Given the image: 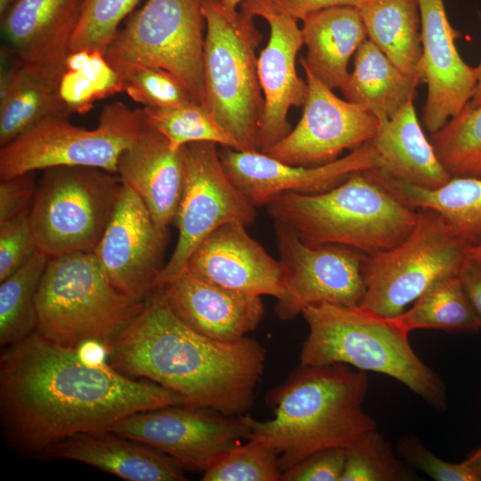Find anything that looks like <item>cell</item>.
Segmentation results:
<instances>
[{
  "mask_svg": "<svg viewBox=\"0 0 481 481\" xmlns=\"http://www.w3.org/2000/svg\"><path fill=\"white\" fill-rule=\"evenodd\" d=\"M308 336L300 353V364L342 363L363 371L386 374L406 386L438 412L447 408L445 386L410 345L408 334L390 318L360 306L328 303L302 311Z\"/></svg>",
  "mask_w": 481,
  "mask_h": 481,
  "instance_id": "5",
  "label": "cell"
},
{
  "mask_svg": "<svg viewBox=\"0 0 481 481\" xmlns=\"http://www.w3.org/2000/svg\"><path fill=\"white\" fill-rule=\"evenodd\" d=\"M203 1L147 0L118 29L105 53L107 61L111 66L138 64L166 69L206 107Z\"/></svg>",
  "mask_w": 481,
  "mask_h": 481,
  "instance_id": "11",
  "label": "cell"
},
{
  "mask_svg": "<svg viewBox=\"0 0 481 481\" xmlns=\"http://www.w3.org/2000/svg\"><path fill=\"white\" fill-rule=\"evenodd\" d=\"M110 430L157 449L184 469L198 472H204L218 455L247 440L249 434L245 414L230 416L192 404L138 412Z\"/></svg>",
  "mask_w": 481,
  "mask_h": 481,
  "instance_id": "14",
  "label": "cell"
},
{
  "mask_svg": "<svg viewBox=\"0 0 481 481\" xmlns=\"http://www.w3.org/2000/svg\"><path fill=\"white\" fill-rule=\"evenodd\" d=\"M421 20V74L428 93L422 122L431 135L458 115L473 96L476 69L461 58L457 32L451 26L443 0H418Z\"/></svg>",
  "mask_w": 481,
  "mask_h": 481,
  "instance_id": "19",
  "label": "cell"
},
{
  "mask_svg": "<svg viewBox=\"0 0 481 481\" xmlns=\"http://www.w3.org/2000/svg\"><path fill=\"white\" fill-rule=\"evenodd\" d=\"M429 141L451 177H481V105L464 107L431 134Z\"/></svg>",
  "mask_w": 481,
  "mask_h": 481,
  "instance_id": "34",
  "label": "cell"
},
{
  "mask_svg": "<svg viewBox=\"0 0 481 481\" xmlns=\"http://www.w3.org/2000/svg\"><path fill=\"white\" fill-rule=\"evenodd\" d=\"M139 0H85L82 12L72 35L69 53L98 49L104 53Z\"/></svg>",
  "mask_w": 481,
  "mask_h": 481,
  "instance_id": "37",
  "label": "cell"
},
{
  "mask_svg": "<svg viewBox=\"0 0 481 481\" xmlns=\"http://www.w3.org/2000/svg\"><path fill=\"white\" fill-rule=\"evenodd\" d=\"M122 182L91 167H53L37 180L30 222L37 250L48 257L93 252L114 212Z\"/></svg>",
  "mask_w": 481,
  "mask_h": 481,
  "instance_id": "8",
  "label": "cell"
},
{
  "mask_svg": "<svg viewBox=\"0 0 481 481\" xmlns=\"http://www.w3.org/2000/svg\"><path fill=\"white\" fill-rule=\"evenodd\" d=\"M112 67L120 76L123 92L143 107L165 109L196 102L180 80L166 69L138 64Z\"/></svg>",
  "mask_w": 481,
  "mask_h": 481,
  "instance_id": "36",
  "label": "cell"
},
{
  "mask_svg": "<svg viewBox=\"0 0 481 481\" xmlns=\"http://www.w3.org/2000/svg\"><path fill=\"white\" fill-rule=\"evenodd\" d=\"M274 226L283 279L275 313L281 321L315 304L359 306L365 290L362 268L366 255L342 245L309 246L288 226L278 222Z\"/></svg>",
  "mask_w": 481,
  "mask_h": 481,
  "instance_id": "13",
  "label": "cell"
},
{
  "mask_svg": "<svg viewBox=\"0 0 481 481\" xmlns=\"http://www.w3.org/2000/svg\"><path fill=\"white\" fill-rule=\"evenodd\" d=\"M459 276L469 306L481 326V261L468 257Z\"/></svg>",
  "mask_w": 481,
  "mask_h": 481,
  "instance_id": "46",
  "label": "cell"
},
{
  "mask_svg": "<svg viewBox=\"0 0 481 481\" xmlns=\"http://www.w3.org/2000/svg\"><path fill=\"white\" fill-rule=\"evenodd\" d=\"M465 462L478 475L481 480V447L472 452Z\"/></svg>",
  "mask_w": 481,
  "mask_h": 481,
  "instance_id": "48",
  "label": "cell"
},
{
  "mask_svg": "<svg viewBox=\"0 0 481 481\" xmlns=\"http://www.w3.org/2000/svg\"><path fill=\"white\" fill-rule=\"evenodd\" d=\"M306 57L299 63L329 88L341 89L347 80L348 62L367 32L358 9L332 7L314 12L302 20Z\"/></svg>",
  "mask_w": 481,
  "mask_h": 481,
  "instance_id": "26",
  "label": "cell"
},
{
  "mask_svg": "<svg viewBox=\"0 0 481 481\" xmlns=\"http://www.w3.org/2000/svg\"><path fill=\"white\" fill-rule=\"evenodd\" d=\"M241 11L263 18L270 35L257 55V76L264 96L258 131V150L265 152L290 130L292 107L303 106L307 83L297 73L296 61L303 44L301 28L293 17L278 10L270 0H244Z\"/></svg>",
  "mask_w": 481,
  "mask_h": 481,
  "instance_id": "17",
  "label": "cell"
},
{
  "mask_svg": "<svg viewBox=\"0 0 481 481\" xmlns=\"http://www.w3.org/2000/svg\"><path fill=\"white\" fill-rule=\"evenodd\" d=\"M54 343L37 330L0 360V415L12 442L30 453L72 436L110 430L138 412L189 400L154 381Z\"/></svg>",
  "mask_w": 481,
  "mask_h": 481,
  "instance_id": "1",
  "label": "cell"
},
{
  "mask_svg": "<svg viewBox=\"0 0 481 481\" xmlns=\"http://www.w3.org/2000/svg\"><path fill=\"white\" fill-rule=\"evenodd\" d=\"M414 477L377 429L362 444L347 450L340 481H404Z\"/></svg>",
  "mask_w": 481,
  "mask_h": 481,
  "instance_id": "38",
  "label": "cell"
},
{
  "mask_svg": "<svg viewBox=\"0 0 481 481\" xmlns=\"http://www.w3.org/2000/svg\"><path fill=\"white\" fill-rule=\"evenodd\" d=\"M477 76V85L472 98L465 106L473 109L481 105V62L475 68Z\"/></svg>",
  "mask_w": 481,
  "mask_h": 481,
  "instance_id": "47",
  "label": "cell"
},
{
  "mask_svg": "<svg viewBox=\"0 0 481 481\" xmlns=\"http://www.w3.org/2000/svg\"><path fill=\"white\" fill-rule=\"evenodd\" d=\"M203 77L206 107L241 151H259L264 96L256 53L263 35L254 17L204 0Z\"/></svg>",
  "mask_w": 481,
  "mask_h": 481,
  "instance_id": "7",
  "label": "cell"
},
{
  "mask_svg": "<svg viewBox=\"0 0 481 481\" xmlns=\"http://www.w3.org/2000/svg\"><path fill=\"white\" fill-rule=\"evenodd\" d=\"M279 453L257 439H248L218 455L204 471L202 481H279Z\"/></svg>",
  "mask_w": 481,
  "mask_h": 481,
  "instance_id": "35",
  "label": "cell"
},
{
  "mask_svg": "<svg viewBox=\"0 0 481 481\" xmlns=\"http://www.w3.org/2000/svg\"><path fill=\"white\" fill-rule=\"evenodd\" d=\"M145 301L119 291L93 252L49 257L36 297V330L64 346L106 348Z\"/></svg>",
  "mask_w": 481,
  "mask_h": 481,
  "instance_id": "6",
  "label": "cell"
},
{
  "mask_svg": "<svg viewBox=\"0 0 481 481\" xmlns=\"http://www.w3.org/2000/svg\"><path fill=\"white\" fill-rule=\"evenodd\" d=\"M138 110L144 124L162 134L175 151L200 142L239 151L235 140L210 111L197 102L165 109L143 107Z\"/></svg>",
  "mask_w": 481,
  "mask_h": 481,
  "instance_id": "33",
  "label": "cell"
},
{
  "mask_svg": "<svg viewBox=\"0 0 481 481\" xmlns=\"http://www.w3.org/2000/svg\"><path fill=\"white\" fill-rule=\"evenodd\" d=\"M280 11L302 20L306 16L314 12L332 8L350 6L356 9L370 4L375 0H270Z\"/></svg>",
  "mask_w": 481,
  "mask_h": 481,
  "instance_id": "45",
  "label": "cell"
},
{
  "mask_svg": "<svg viewBox=\"0 0 481 481\" xmlns=\"http://www.w3.org/2000/svg\"><path fill=\"white\" fill-rule=\"evenodd\" d=\"M41 455L86 463L126 481L186 480L184 469L170 456L110 430L72 436Z\"/></svg>",
  "mask_w": 481,
  "mask_h": 481,
  "instance_id": "24",
  "label": "cell"
},
{
  "mask_svg": "<svg viewBox=\"0 0 481 481\" xmlns=\"http://www.w3.org/2000/svg\"><path fill=\"white\" fill-rule=\"evenodd\" d=\"M418 211L416 225L404 240L365 256L361 307L387 318L397 316L438 278L460 273L471 245L439 213Z\"/></svg>",
  "mask_w": 481,
  "mask_h": 481,
  "instance_id": "9",
  "label": "cell"
},
{
  "mask_svg": "<svg viewBox=\"0 0 481 481\" xmlns=\"http://www.w3.org/2000/svg\"><path fill=\"white\" fill-rule=\"evenodd\" d=\"M219 155L229 178L255 207L267 205L283 192H323L354 173L378 167L377 154L370 142L342 158L315 167L290 166L260 151L226 147H222Z\"/></svg>",
  "mask_w": 481,
  "mask_h": 481,
  "instance_id": "18",
  "label": "cell"
},
{
  "mask_svg": "<svg viewBox=\"0 0 481 481\" xmlns=\"http://www.w3.org/2000/svg\"><path fill=\"white\" fill-rule=\"evenodd\" d=\"M222 3L231 10H237L238 6L242 4L244 0H221Z\"/></svg>",
  "mask_w": 481,
  "mask_h": 481,
  "instance_id": "51",
  "label": "cell"
},
{
  "mask_svg": "<svg viewBox=\"0 0 481 481\" xmlns=\"http://www.w3.org/2000/svg\"><path fill=\"white\" fill-rule=\"evenodd\" d=\"M143 126L139 110L121 102L104 106L94 129L77 126L68 116L46 118L1 146L0 178L61 166L116 174L121 152Z\"/></svg>",
  "mask_w": 481,
  "mask_h": 481,
  "instance_id": "10",
  "label": "cell"
},
{
  "mask_svg": "<svg viewBox=\"0 0 481 481\" xmlns=\"http://www.w3.org/2000/svg\"><path fill=\"white\" fill-rule=\"evenodd\" d=\"M468 257L481 261V241L469 248Z\"/></svg>",
  "mask_w": 481,
  "mask_h": 481,
  "instance_id": "49",
  "label": "cell"
},
{
  "mask_svg": "<svg viewBox=\"0 0 481 481\" xmlns=\"http://www.w3.org/2000/svg\"><path fill=\"white\" fill-rule=\"evenodd\" d=\"M59 94L69 114L88 112L99 94L90 82L77 70L65 69L59 84Z\"/></svg>",
  "mask_w": 481,
  "mask_h": 481,
  "instance_id": "44",
  "label": "cell"
},
{
  "mask_svg": "<svg viewBox=\"0 0 481 481\" xmlns=\"http://www.w3.org/2000/svg\"><path fill=\"white\" fill-rule=\"evenodd\" d=\"M184 147L171 149L167 138L144 124L120 154L117 175L144 202L157 225L173 222L184 182Z\"/></svg>",
  "mask_w": 481,
  "mask_h": 481,
  "instance_id": "23",
  "label": "cell"
},
{
  "mask_svg": "<svg viewBox=\"0 0 481 481\" xmlns=\"http://www.w3.org/2000/svg\"><path fill=\"white\" fill-rule=\"evenodd\" d=\"M246 225L232 222L211 232L194 250L185 271L208 283L239 293L283 295L282 270L247 232Z\"/></svg>",
  "mask_w": 481,
  "mask_h": 481,
  "instance_id": "20",
  "label": "cell"
},
{
  "mask_svg": "<svg viewBox=\"0 0 481 481\" xmlns=\"http://www.w3.org/2000/svg\"><path fill=\"white\" fill-rule=\"evenodd\" d=\"M63 72L12 57L0 78L1 146L46 118L69 117L59 94Z\"/></svg>",
  "mask_w": 481,
  "mask_h": 481,
  "instance_id": "27",
  "label": "cell"
},
{
  "mask_svg": "<svg viewBox=\"0 0 481 481\" xmlns=\"http://www.w3.org/2000/svg\"><path fill=\"white\" fill-rule=\"evenodd\" d=\"M366 172L405 205L442 215L471 246L481 241V177L453 176L438 188L427 189L376 169Z\"/></svg>",
  "mask_w": 481,
  "mask_h": 481,
  "instance_id": "29",
  "label": "cell"
},
{
  "mask_svg": "<svg viewBox=\"0 0 481 481\" xmlns=\"http://www.w3.org/2000/svg\"><path fill=\"white\" fill-rule=\"evenodd\" d=\"M347 450L330 448L318 451L283 472L282 481H340Z\"/></svg>",
  "mask_w": 481,
  "mask_h": 481,
  "instance_id": "42",
  "label": "cell"
},
{
  "mask_svg": "<svg viewBox=\"0 0 481 481\" xmlns=\"http://www.w3.org/2000/svg\"><path fill=\"white\" fill-rule=\"evenodd\" d=\"M37 250L30 213L0 224V281L20 268Z\"/></svg>",
  "mask_w": 481,
  "mask_h": 481,
  "instance_id": "40",
  "label": "cell"
},
{
  "mask_svg": "<svg viewBox=\"0 0 481 481\" xmlns=\"http://www.w3.org/2000/svg\"><path fill=\"white\" fill-rule=\"evenodd\" d=\"M17 0H0V15L1 17L10 9V7Z\"/></svg>",
  "mask_w": 481,
  "mask_h": 481,
  "instance_id": "50",
  "label": "cell"
},
{
  "mask_svg": "<svg viewBox=\"0 0 481 481\" xmlns=\"http://www.w3.org/2000/svg\"><path fill=\"white\" fill-rule=\"evenodd\" d=\"M85 0H17L1 17L4 48L14 59L65 70Z\"/></svg>",
  "mask_w": 481,
  "mask_h": 481,
  "instance_id": "22",
  "label": "cell"
},
{
  "mask_svg": "<svg viewBox=\"0 0 481 481\" xmlns=\"http://www.w3.org/2000/svg\"><path fill=\"white\" fill-rule=\"evenodd\" d=\"M159 289L184 323L218 341L235 342L247 337L265 313L261 297L208 283L185 270Z\"/></svg>",
  "mask_w": 481,
  "mask_h": 481,
  "instance_id": "21",
  "label": "cell"
},
{
  "mask_svg": "<svg viewBox=\"0 0 481 481\" xmlns=\"http://www.w3.org/2000/svg\"><path fill=\"white\" fill-rule=\"evenodd\" d=\"M419 84L366 39L356 50L353 71L340 91L346 100L363 106L381 122L414 100Z\"/></svg>",
  "mask_w": 481,
  "mask_h": 481,
  "instance_id": "28",
  "label": "cell"
},
{
  "mask_svg": "<svg viewBox=\"0 0 481 481\" xmlns=\"http://www.w3.org/2000/svg\"><path fill=\"white\" fill-rule=\"evenodd\" d=\"M105 351L119 372L154 381L192 405L230 416L251 408L265 362V348L253 338L223 342L190 328L173 312L161 289Z\"/></svg>",
  "mask_w": 481,
  "mask_h": 481,
  "instance_id": "2",
  "label": "cell"
},
{
  "mask_svg": "<svg viewBox=\"0 0 481 481\" xmlns=\"http://www.w3.org/2000/svg\"><path fill=\"white\" fill-rule=\"evenodd\" d=\"M37 185L36 171L1 180L0 224L30 213Z\"/></svg>",
  "mask_w": 481,
  "mask_h": 481,
  "instance_id": "43",
  "label": "cell"
},
{
  "mask_svg": "<svg viewBox=\"0 0 481 481\" xmlns=\"http://www.w3.org/2000/svg\"><path fill=\"white\" fill-rule=\"evenodd\" d=\"M379 173L410 184L436 189L451 178L419 123L413 101L391 118L379 122L370 141Z\"/></svg>",
  "mask_w": 481,
  "mask_h": 481,
  "instance_id": "25",
  "label": "cell"
},
{
  "mask_svg": "<svg viewBox=\"0 0 481 481\" xmlns=\"http://www.w3.org/2000/svg\"><path fill=\"white\" fill-rule=\"evenodd\" d=\"M390 319L407 334L418 329L450 332H476L481 329L464 293L459 273L438 278L409 309Z\"/></svg>",
  "mask_w": 481,
  "mask_h": 481,
  "instance_id": "31",
  "label": "cell"
},
{
  "mask_svg": "<svg viewBox=\"0 0 481 481\" xmlns=\"http://www.w3.org/2000/svg\"><path fill=\"white\" fill-rule=\"evenodd\" d=\"M65 69L81 72L94 85L100 100L123 92L119 74L98 49L70 52L65 61Z\"/></svg>",
  "mask_w": 481,
  "mask_h": 481,
  "instance_id": "41",
  "label": "cell"
},
{
  "mask_svg": "<svg viewBox=\"0 0 481 481\" xmlns=\"http://www.w3.org/2000/svg\"><path fill=\"white\" fill-rule=\"evenodd\" d=\"M303 69L308 90L302 116L264 153L290 166L315 167L370 142L378 131V118L363 106L338 97L307 69Z\"/></svg>",
  "mask_w": 481,
  "mask_h": 481,
  "instance_id": "15",
  "label": "cell"
},
{
  "mask_svg": "<svg viewBox=\"0 0 481 481\" xmlns=\"http://www.w3.org/2000/svg\"><path fill=\"white\" fill-rule=\"evenodd\" d=\"M368 387L366 371L349 365L300 364L270 392L273 419L260 421L245 414L247 440L273 448L282 473L318 451L352 449L378 429L363 406Z\"/></svg>",
  "mask_w": 481,
  "mask_h": 481,
  "instance_id": "3",
  "label": "cell"
},
{
  "mask_svg": "<svg viewBox=\"0 0 481 481\" xmlns=\"http://www.w3.org/2000/svg\"><path fill=\"white\" fill-rule=\"evenodd\" d=\"M358 11L369 39L399 69L423 83L418 0H375Z\"/></svg>",
  "mask_w": 481,
  "mask_h": 481,
  "instance_id": "30",
  "label": "cell"
},
{
  "mask_svg": "<svg viewBox=\"0 0 481 481\" xmlns=\"http://www.w3.org/2000/svg\"><path fill=\"white\" fill-rule=\"evenodd\" d=\"M398 455L410 467L420 470L436 481H481L464 461H445L428 451L414 436L406 435L397 441Z\"/></svg>",
  "mask_w": 481,
  "mask_h": 481,
  "instance_id": "39",
  "label": "cell"
},
{
  "mask_svg": "<svg viewBox=\"0 0 481 481\" xmlns=\"http://www.w3.org/2000/svg\"><path fill=\"white\" fill-rule=\"evenodd\" d=\"M166 243L167 230L157 225L143 200L123 183L93 253L119 291L145 301L157 289Z\"/></svg>",
  "mask_w": 481,
  "mask_h": 481,
  "instance_id": "16",
  "label": "cell"
},
{
  "mask_svg": "<svg viewBox=\"0 0 481 481\" xmlns=\"http://www.w3.org/2000/svg\"><path fill=\"white\" fill-rule=\"evenodd\" d=\"M266 207L274 222L290 228L309 246L342 245L367 256L404 240L419 216L366 171L323 192H283Z\"/></svg>",
  "mask_w": 481,
  "mask_h": 481,
  "instance_id": "4",
  "label": "cell"
},
{
  "mask_svg": "<svg viewBox=\"0 0 481 481\" xmlns=\"http://www.w3.org/2000/svg\"><path fill=\"white\" fill-rule=\"evenodd\" d=\"M184 166L183 192L173 220L178 240L159 274L157 289L184 271L192 254L215 230L232 222L248 226L257 216L256 207L225 173L216 143L185 145Z\"/></svg>",
  "mask_w": 481,
  "mask_h": 481,
  "instance_id": "12",
  "label": "cell"
},
{
  "mask_svg": "<svg viewBox=\"0 0 481 481\" xmlns=\"http://www.w3.org/2000/svg\"><path fill=\"white\" fill-rule=\"evenodd\" d=\"M49 257L36 253L0 281V344L11 346L37 330L36 297Z\"/></svg>",
  "mask_w": 481,
  "mask_h": 481,
  "instance_id": "32",
  "label": "cell"
}]
</instances>
